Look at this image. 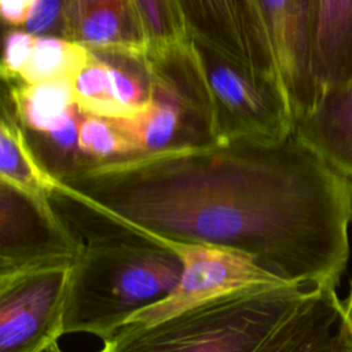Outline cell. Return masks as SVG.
I'll list each match as a JSON object with an SVG mask.
<instances>
[{
    "mask_svg": "<svg viewBox=\"0 0 352 352\" xmlns=\"http://www.w3.org/2000/svg\"><path fill=\"white\" fill-rule=\"evenodd\" d=\"M51 201L80 239L128 234L224 245L292 283L338 285L349 256L352 177L296 131L85 160L54 173Z\"/></svg>",
    "mask_w": 352,
    "mask_h": 352,
    "instance_id": "obj_1",
    "label": "cell"
},
{
    "mask_svg": "<svg viewBox=\"0 0 352 352\" xmlns=\"http://www.w3.org/2000/svg\"><path fill=\"white\" fill-rule=\"evenodd\" d=\"M336 286L242 287L142 330L111 352H352V330Z\"/></svg>",
    "mask_w": 352,
    "mask_h": 352,
    "instance_id": "obj_2",
    "label": "cell"
},
{
    "mask_svg": "<svg viewBox=\"0 0 352 352\" xmlns=\"http://www.w3.org/2000/svg\"><path fill=\"white\" fill-rule=\"evenodd\" d=\"M76 254L65 334L102 338L128 315L168 294L182 274L179 256L148 236H85Z\"/></svg>",
    "mask_w": 352,
    "mask_h": 352,
    "instance_id": "obj_3",
    "label": "cell"
},
{
    "mask_svg": "<svg viewBox=\"0 0 352 352\" xmlns=\"http://www.w3.org/2000/svg\"><path fill=\"white\" fill-rule=\"evenodd\" d=\"M142 236H148L173 250L182 261V274L168 294L132 312L103 336L100 338L103 352H111L122 340L230 292L254 285L286 282L261 267L252 254L235 248L158 235Z\"/></svg>",
    "mask_w": 352,
    "mask_h": 352,
    "instance_id": "obj_4",
    "label": "cell"
},
{
    "mask_svg": "<svg viewBox=\"0 0 352 352\" xmlns=\"http://www.w3.org/2000/svg\"><path fill=\"white\" fill-rule=\"evenodd\" d=\"M212 110V138L283 139L294 118L280 88L268 78L192 38Z\"/></svg>",
    "mask_w": 352,
    "mask_h": 352,
    "instance_id": "obj_5",
    "label": "cell"
},
{
    "mask_svg": "<svg viewBox=\"0 0 352 352\" xmlns=\"http://www.w3.org/2000/svg\"><path fill=\"white\" fill-rule=\"evenodd\" d=\"M74 258L0 274V352L59 351Z\"/></svg>",
    "mask_w": 352,
    "mask_h": 352,
    "instance_id": "obj_6",
    "label": "cell"
},
{
    "mask_svg": "<svg viewBox=\"0 0 352 352\" xmlns=\"http://www.w3.org/2000/svg\"><path fill=\"white\" fill-rule=\"evenodd\" d=\"M276 77L296 122L315 104L314 28L309 0H257Z\"/></svg>",
    "mask_w": 352,
    "mask_h": 352,
    "instance_id": "obj_7",
    "label": "cell"
},
{
    "mask_svg": "<svg viewBox=\"0 0 352 352\" xmlns=\"http://www.w3.org/2000/svg\"><path fill=\"white\" fill-rule=\"evenodd\" d=\"M0 274L76 257L81 241L54 205H43L0 182Z\"/></svg>",
    "mask_w": 352,
    "mask_h": 352,
    "instance_id": "obj_8",
    "label": "cell"
},
{
    "mask_svg": "<svg viewBox=\"0 0 352 352\" xmlns=\"http://www.w3.org/2000/svg\"><path fill=\"white\" fill-rule=\"evenodd\" d=\"M179 3L192 38L213 47L280 88L257 0Z\"/></svg>",
    "mask_w": 352,
    "mask_h": 352,
    "instance_id": "obj_9",
    "label": "cell"
},
{
    "mask_svg": "<svg viewBox=\"0 0 352 352\" xmlns=\"http://www.w3.org/2000/svg\"><path fill=\"white\" fill-rule=\"evenodd\" d=\"M63 37L100 54L143 59L148 52L135 0H67Z\"/></svg>",
    "mask_w": 352,
    "mask_h": 352,
    "instance_id": "obj_10",
    "label": "cell"
},
{
    "mask_svg": "<svg viewBox=\"0 0 352 352\" xmlns=\"http://www.w3.org/2000/svg\"><path fill=\"white\" fill-rule=\"evenodd\" d=\"M294 131L326 161L352 177V81L322 91Z\"/></svg>",
    "mask_w": 352,
    "mask_h": 352,
    "instance_id": "obj_11",
    "label": "cell"
},
{
    "mask_svg": "<svg viewBox=\"0 0 352 352\" xmlns=\"http://www.w3.org/2000/svg\"><path fill=\"white\" fill-rule=\"evenodd\" d=\"M131 148V155L212 140L175 102L153 94L132 116L110 118Z\"/></svg>",
    "mask_w": 352,
    "mask_h": 352,
    "instance_id": "obj_12",
    "label": "cell"
},
{
    "mask_svg": "<svg viewBox=\"0 0 352 352\" xmlns=\"http://www.w3.org/2000/svg\"><path fill=\"white\" fill-rule=\"evenodd\" d=\"M309 3L315 76L320 94L352 81V0H309Z\"/></svg>",
    "mask_w": 352,
    "mask_h": 352,
    "instance_id": "obj_13",
    "label": "cell"
},
{
    "mask_svg": "<svg viewBox=\"0 0 352 352\" xmlns=\"http://www.w3.org/2000/svg\"><path fill=\"white\" fill-rule=\"evenodd\" d=\"M52 170L43 162L12 111L3 104L0 121V180L43 205H52Z\"/></svg>",
    "mask_w": 352,
    "mask_h": 352,
    "instance_id": "obj_14",
    "label": "cell"
},
{
    "mask_svg": "<svg viewBox=\"0 0 352 352\" xmlns=\"http://www.w3.org/2000/svg\"><path fill=\"white\" fill-rule=\"evenodd\" d=\"M7 106L21 125L34 133H45L56 126L76 106L73 81H47L26 84L22 81L4 82Z\"/></svg>",
    "mask_w": 352,
    "mask_h": 352,
    "instance_id": "obj_15",
    "label": "cell"
},
{
    "mask_svg": "<svg viewBox=\"0 0 352 352\" xmlns=\"http://www.w3.org/2000/svg\"><path fill=\"white\" fill-rule=\"evenodd\" d=\"M92 56L94 51L77 41L60 36H36L32 55L15 81H73Z\"/></svg>",
    "mask_w": 352,
    "mask_h": 352,
    "instance_id": "obj_16",
    "label": "cell"
},
{
    "mask_svg": "<svg viewBox=\"0 0 352 352\" xmlns=\"http://www.w3.org/2000/svg\"><path fill=\"white\" fill-rule=\"evenodd\" d=\"M148 38V52L183 45L191 34L179 0H135Z\"/></svg>",
    "mask_w": 352,
    "mask_h": 352,
    "instance_id": "obj_17",
    "label": "cell"
},
{
    "mask_svg": "<svg viewBox=\"0 0 352 352\" xmlns=\"http://www.w3.org/2000/svg\"><path fill=\"white\" fill-rule=\"evenodd\" d=\"M73 96L76 106L84 114L107 118L121 116L113 96L109 62L98 52H94L92 59L74 77Z\"/></svg>",
    "mask_w": 352,
    "mask_h": 352,
    "instance_id": "obj_18",
    "label": "cell"
},
{
    "mask_svg": "<svg viewBox=\"0 0 352 352\" xmlns=\"http://www.w3.org/2000/svg\"><path fill=\"white\" fill-rule=\"evenodd\" d=\"M78 150L87 160H111L131 155V148L111 120L82 114L78 126Z\"/></svg>",
    "mask_w": 352,
    "mask_h": 352,
    "instance_id": "obj_19",
    "label": "cell"
},
{
    "mask_svg": "<svg viewBox=\"0 0 352 352\" xmlns=\"http://www.w3.org/2000/svg\"><path fill=\"white\" fill-rule=\"evenodd\" d=\"M36 36L26 29H14L6 34L1 59V78L4 82L18 80L32 55Z\"/></svg>",
    "mask_w": 352,
    "mask_h": 352,
    "instance_id": "obj_20",
    "label": "cell"
},
{
    "mask_svg": "<svg viewBox=\"0 0 352 352\" xmlns=\"http://www.w3.org/2000/svg\"><path fill=\"white\" fill-rule=\"evenodd\" d=\"M66 3L67 0H37L23 28L37 36L63 37Z\"/></svg>",
    "mask_w": 352,
    "mask_h": 352,
    "instance_id": "obj_21",
    "label": "cell"
},
{
    "mask_svg": "<svg viewBox=\"0 0 352 352\" xmlns=\"http://www.w3.org/2000/svg\"><path fill=\"white\" fill-rule=\"evenodd\" d=\"M37 0H0L3 21L14 28L25 26Z\"/></svg>",
    "mask_w": 352,
    "mask_h": 352,
    "instance_id": "obj_22",
    "label": "cell"
},
{
    "mask_svg": "<svg viewBox=\"0 0 352 352\" xmlns=\"http://www.w3.org/2000/svg\"><path fill=\"white\" fill-rule=\"evenodd\" d=\"M344 307H345V314H346L348 323H349L351 330H352V287H351V292H349V296H348L346 301L344 302Z\"/></svg>",
    "mask_w": 352,
    "mask_h": 352,
    "instance_id": "obj_23",
    "label": "cell"
}]
</instances>
